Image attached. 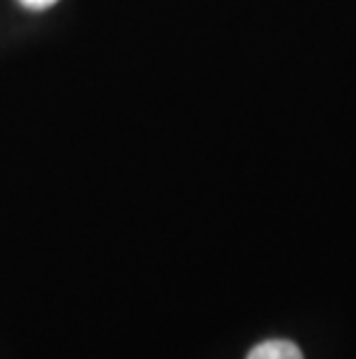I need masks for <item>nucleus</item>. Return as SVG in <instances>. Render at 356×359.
<instances>
[{
  "label": "nucleus",
  "mask_w": 356,
  "mask_h": 359,
  "mask_svg": "<svg viewBox=\"0 0 356 359\" xmlns=\"http://www.w3.org/2000/svg\"><path fill=\"white\" fill-rule=\"evenodd\" d=\"M19 3L28 7V10H47V7L56 5L58 0H19Z\"/></svg>",
  "instance_id": "obj_2"
},
{
  "label": "nucleus",
  "mask_w": 356,
  "mask_h": 359,
  "mask_svg": "<svg viewBox=\"0 0 356 359\" xmlns=\"http://www.w3.org/2000/svg\"><path fill=\"white\" fill-rule=\"evenodd\" d=\"M248 359H303V355L297 343L273 339V341H264L257 348L250 350Z\"/></svg>",
  "instance_id": "obj_1"
}]
</instances>
